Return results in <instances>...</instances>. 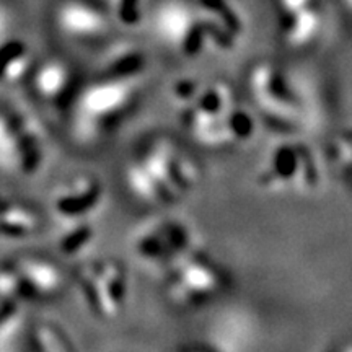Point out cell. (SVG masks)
Segmentation results:
<instances>
[{
	"label": "cell",
	"instance_id": "cell-1",
	"mask_svg": "<svg viewBox=\"0 0 352 352\" xmlns=\"http://www.w3.org/2000/svg\"><path fill=\"white\" fill-rule=\"evenodd\" d=\"M129 195L145 206L183 199L199 184L196 160L168 138H155L129 160L122 171Z\"/></svg>",
	"mask_w": 352,
	"mask_h": 352
},
{
	"label": "cell",
	"instance_id": "cell-2",
	"mask_svg": "<svg viewBox=\"0 0 352 352\" xmlns=\"http://www.w3.org/2000/svg\"><path fill=\"white\" fill-rule=\"evenodd\" d=\"M254 179L258 188L270 195L311 192L321 183L320 162L310 145L283 140L267 148Z\"/></svg>",
	"mask_w": 352,
	"mask_h": 352
},
{
	"label": "cell",
	"instance_id": "cell-3",
	"mask_svg": "<svg viewBox=\"0 0 352 352\" xmlns=\"http://www.w3.org/2000/svg\"><path fill=\"white\" fill-rule=\"evenodd\" d=\"M142 77H109L85 88L77 101L76 129L85 139H96L113 127L138 103Z\"/></svg>",
	"mask_w": 352,
	"mask_h": 352
},
{
	"label": "cell",
	"instance_id": "cell-4",
	"mask_svg": "<svg viewBox=\"0 0 352 352\" xmlns=\"http://www.w3.org/2000/svg\"><path fill=\"white\" fill-rule=\"evenodd\" d=\"M246 87L258 111L280 127H298L305 121V103L296 83L279 64L259 60L246 74Z\"/></svg>",
	"mask_w": 352,
	"mask_h": 352
},
{
	"label": "cell",
	"instance_id": "cell-5",
	"mask_svg": "<svg viewBox=\"0 0 352 352\" xmlns=\"http://www.w3.org/2000/svg\"><path fill=\"white\" fill-rule=\"evenodd\" d=\"M165 292L170 302L182 308H195L217 297L227 285V277L208 254L191 250L166 266Z\"/></svg>",
	"mask_w": 352,
	"mask_h": 352
},
{
	"label": "cell",
	"instance_id": "cell-6",
	"mask_svg": "<svg viewBox=\"0 0 352 352\" xmlns=\"http://www.w3.org/2000/svg\"><path fill=\"white\" fill-rule=\"evenodd\" d=\"M131 246L140 263L166 267L175 259L196 248V236L192 228L183 220L164 219L140 228Z\"/></svg>",
	"mask_w": 352,
	"mask_h": 352
},
{
	"label": "cell",
	"instance_id": "cell-7",
	"mask_svg": "<svg viewBox=\"0 0 352 352\" xmlns=\"http://www.w3.org/2000/svg\"><path fill=\"white\" fill-rule=\"evenodd\" d=\"M153 28L166 46L186 59H197L210 50L201 15H196L183 2L171 0L158 7L153 16Z\"/></svg>",
	"mask_w": 352,
	"mask_h": 352
},
{
	"label": "cell",
	"instance_id": "cell-8",
	"mask_svg": "<svg viewBox=\"0 0 352 352\" xmlns=\"http://www.w3.org/2000/svg\"><path fill=\"white\" fill-rule=\"evenodd\" d=\"M57 25L69 36L94 39L108 32V20L95 7L82 2H67L57 12Z\"/></svg>",
	"mask_w": 352,
	"mask_h": 352
},
{
	"label": "cell",
	"instance_id": "cell-9",
	"mask_svg": "<svg viewBox=\"0 0 352 352\" xmlns=\"http://www.w3.org/2000/svg\"><path fill=\"white\" fill-rule=\"evenodd\" d=\"M101 195L103 188L95 176H76L56 197V209L65 217H82L100 204Z\"/></svg>",
	"mask_w": 352,
	"mask_h": 352
},
{
	"label": "cell",
	"instance_id": "cell-10",
	"mask_svg": "<svg viewBox=\"0 0 352 352\" xmlns=\"http://www.w3.org/2000/svg\"><path fill=\"white\" fill-rule=\"evenodd\" d=\"M77 279L95 314H98L104 320H114L121 315L124 303L118 300L103 277L100 276L96 263L83 264L77 271Z\"/></svg>",
	"mask_w": 352,
	"mask_h": 352
},
{
	"label": "cell",
	"instance_id": "cell-11",
	"mask_svg": "<svg viewBox=\"0 0 352 352\" xmlns=\"http://www.w3.org/2000/svg\"><path fill=\"white\" fill-rule=\"evenodd\" d=\"M321 28L323 16L314 3L292 15H284L280 23V36L292 50H305L318 39Z\"/></svg>",
	"mask_w": 352,
	"mask_h": 352
},
{
	"label": "cell",
	"instance_id": "cell-12",
	"mask_svg": "<svg viewBox=\"0 0 352 352\" xmlns=\"http://www.w3.org/2000/svg\"><path fill=\"white\" fill-rule=\"evenodd\" d=\"M16 274L30 292L41 297L54 296L63 285V274L56 264L44 259H21L16 263Z\"/></svg>",
	"mask_w": 352,
	"mask_h": 352
},
{
	"label": "cell",
	"instance_id": "cell-13",
	"mask_svg": "<svg viewBox=\"0 0 352 352\" xmlns=\"http://www.w3.org/2000/svg\"><path fill=\"white\" fill-rule=\"evenodd\" d=\"M235 103V95H233L232 88L226 82L214 80L209 83H202L192 103L184 107L183 109H192V111L202 113L206 116L217 118Z\"/></svg>",
	"mask_w": 352,
	"mask_h": 352
},
{
	"label": "cell",
	"instance_id": "cell-14",
	"mask_svg": "<svg viewBox=\"0 0 352 352\" xmlns=\"http://www.w3.org/2000/svg\"><path fill=\"white\" fill-rule=\"evenodd\" d=\"M147 67L145 52L134 44H122L109 52L104 63V76L109 77H142Z\"/></svg>",
	"mask_w": 352,
	"mask_h": 352
},
{
	"label": "cell",
	"instance_id": "cell-15",
	"mask_svg": "<svg viewBox=\"0 0 352 352\" xmlns=\"http://www.w3.org/2000/svg\"><path fill=\"white\" fill-rule=\"evenodd\" d=\"M70 78L72 76L67 64L60 60H47L34 74V88L43 98L56 100L67 90Z\"/></svg>",
	"mask_w": 352,
	"mask_h": 352
},
{
	"label": "cell",
	"instance_id": "cell-16",
	"mask_svg": "<svg viewBox=\"0 0 352 352\" xmlns=\"http://www.w3.org/2000/svg\"><path fill=\"white\" fill-rule=\"evenodd\" d=\"M223 131H226L228 145H236L248 142L256 132V121L253 114L240 107L239 103L232 104L230 108L223 113L222 118Z\"/></svg>",
	"mask_w": 352,
	"mask_h": 352
},
{
	"label": "cell",
	"instance_id": "cell-17",
	"mask_svg": "<svg viewBox=\"0 0 352 352\" xmlns=\"http://www.w3.org/2000/svg\"><path fill=\"white\" fill-rule=\"evenodd\" d=\"M21 166L19 132L7 118L0 114V171L12 173Z\"/></svg>",
	"mask_w": 352,
	"mask_h": 352
},
{
	"label": "cell",
	"instance_id": "cell-18",
	"mask_svg": "<svg viewBox=\"0 0 352 352\" xmlns=\"http://www.w3.org/2000/svg\"><path fill=\"white\" fill-rule=\"evenodd\" d=\"M38 219L32 210L19 208H7L0 210V230L8 235H28L36 230Z\"/></svg>",
	"mask_w": 352,
	"mask_h": 352
},
{
	"label": "cell",
	"instance_id": "cell-19",
	"mask_svg": "<svg viewBox=\"0 0 352 352\" xmlns=\"http://www.w3.org/2000/svg\"><path fill=\"white\" fill-rule=\"evenodd\" d=\"M201 7L215 21H219L223 28H227L233 36L240 39L241 33H243V21L227 0H202Z\"/></svg>",
	"mask_w": 352,
	"mask_h": 352
},
{
	"label": "cell",
	"instance_id": "cell-20",
	"mask_svg": "<svg viewBox=\"0 0 352 352\" xmlns=\"http://www.w3.org/2000/svg\"><path fill=\"white\" fill-rule=\"evenodd\" d=\"M329 155L342 173L352 166V127L338 132L329 144Z\"/></svg>",
	"mask_w": 352,
	"mask_h": 352
},
{
	"label": "cell",
	"instance_id": "cell-21",
	"mask_svg": "<svg viewBox=\"0 0 352 352\" xmlns=\"http://www.w3.org/2000/svg\"><path fill=\"white\" fill-rule=\"evenodd\" d=\"M30 65H32V57L25 50H21L0 69V80L7 83L20 82L28 72Z\"/></svg>",
	"mask_w": 352,
	"mask_h": 352
},
{
	"label": "cell",
	"instance_id": "cell-22",
	"mask_svg": "<svg viewBox=\"0 0 352 352\" xmlns=\"http://www.w3.org/2000/svg\"><path fill=\"white\" fill-rule=\"evenodd\" d=\"M33 340L39 351L63 352V351L70 349L67 341H64V338L60 336L54 328L47 327V324H43V327H38L34 329Z\"/></svg>",
	"mask_w": 352,
	"mask_h": 352
},
{
	"label": "cell",
	"instance_id": "cell-23",
	"mask_svg": "<svg viewBox=\"0 0 352 352\" xmlns=\"http://www.w3.org/2000/svg\"><path fill=\"white\" fill-rule=\"evenodd\" d=\"M91 236H94V228L82 223V226L72 228V230L64 236L63 241H60V250L69 254L80 252L83 246L91 240Z\"/></svg>",
	"mask_w": 352,
	"mask_h": 352
},
{
	"label": "cell",
	"instance_id": "cell-24",
	"mask_svg": "<svg viewBox=\"0 0 352 352\" xmlns=\"http://www.w3.org/2000/svg\"><path fill=\"white\" fill-rule=\"evenodd\" d=\"M201 85L202 82L191 80V78H182V80H178L171 87V98H173L175 103H178V107H188L196 98Z\"/></svg>",
	"mask_w": 352,
	"mask_h": 352
},
{
	"label": "cell",
	"instance_id": "cell-25",
	"mask_svg": "<svg viewBox=\"0 0 352 352\" xmlns=\"http://www.w3.org/2000/svg\"><path fill=\"white\" fill-rule=\"evenodd\" d=\"M25 285L20 276L13 271H0V298L12 300L23 292Z\"/></svg>",
	"mask_w": 352,
	"mask_h": 352
},
{
	"label": "cell",
	"instance_id": "cell-26",
	"mask_svg": "<svg viewBox=\"0 0 352 352\" xmlns=\"http://www.w3.org/2000/svg\"><path fill=\"white\" fill-rule=\"evenodd\" d=\"M118 20L126 26H135L140 21V0H118Z\"/></svg>",
	"mask_w": 352,
	"mask_h": 352
},
{
	"label": "cell",
	"instance_id": "cell-27",
	"mask_svg": "<svg viewBox=\"0 0 352 352\" xmlns=\"http://www.w3.org/2000/svg\"><path fill=\"white\" fill-rule=\"evenodd\" d=\"M277 8L280 10V15H292V13L300 12L303 8L314 6L315 0H276Z\"/></svg>",
	"mask_w": 352,
	"mask_h": 352
},
{
	"label": "cell",
	"instance_id": "cell-28",
	"mask_svg": "<svg viewBox=\"0 0 352 352\" xmlns=\"http://www.w3.org/2000/svg\"><path fill=\"white\" fill-rule=\"evenodd\" d=\"M344 175L347 176V178H349V179H351V183H352V166H351V168H349V170H347V171H346V173H344Z\"/></svg>",
	"mask_w": 352,
	"mask_h": 352
},
{
	"label": "cell",
	"instance_id": "cell-29",
	"mask_svg": "<svg viewBox=\"0 0 352 352\" xmlns=\"http://www.w3.org/2000/svg\"><path fill=\"white\" fill-rule=\"evenodd\" d=\"M346 3H347V6L352 7V0H346Z\"/></svg>",
	"mask_w": 352,
	"mask_h": 352
},
{
	"label": "cell",
	"instance_id": "cell-30",
	"mask_svg": "<svg viewBox=\"0 0 352 352\" xmlns=\"http://www.w3.org/2000/svg\"><path fill=\"white\" fill-rule=\"evenodd\" d=\"M0 210H2V209H0Z\"/></svg>",
	"mask_w": 352,
	"mask_h": 352
}]
</instances>
